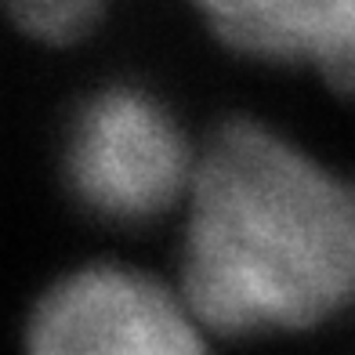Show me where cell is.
I'll return each mask as SVG.
<instances>
[{
  "label": "cell",
  "mask_w": 355,
  "mask_h": 355,
  "mask_svg": "<svg viewBox=\"0 0 355 355\" xmlns=\"http://www.w3.org/2000/svg\"><path fill=\"white\" fill-rule=\"evenodd\" d=\"M200 145L174 279L211 334H301L355 312V178L265 120H225Z\"/></svg>",
  "instance_id": "1"
},
{
  "label": "cell",
  "mask_w": 355,
  "mask_h": 355,
  "mask_svg": "<svg viewBox=\"0 0 355 355\" xmlns=\"http://www.w3.org/2000/svg\"><path fill=\"white\" fill-rule=\"evenodd\" d=\"M200 149L167 98L112 80L84 94L62 127V185L98 225L145 229L182 218Z\"/></svg>",
  "instance_id": "2"
},
{
  "label": "cell",
  "mask_w": 355,
  "mask_h": 355,
  "mask_svg": "<svg viewBox=\"0 0 355 355\" xmlns=\"http://www.w3.org/2000/svg\"><path fill=\"white\" fill-rule=\"evenodd\" d=\"M301 66L315 69L327 87L355 102V0H322Z\"/></svg>",
  "instance_id": "5"
},
{
  "label": "cell",
  "mask_w": 355,
  "mask_h": 355,
  "mask_svg": "<svg viewBox=\"0 0 355 355\" xmlns=\"http://www.w3.org/2000/svg\"><path fill=\"white\" fill-rule=\"evenodd\" d=\"M4 8L26 40L44 47H69L98 29L109 0H4Z\"/></svg>",
  "instance_id": "6"
},
{
  "label": "cell",
  "mask_w": 355,
  "mask_h": 355,
  "mask_svg": "<svg viewBox=\"0 0 355 355\" xmlns=\"http://www.w3.org/2000/svg\"><path fill=\"white\" fill-rule=\"evenodd\" d=\"M178 279L87 261L51 279L26 315V355H214Z\"/></svg>",
  "instance_id": "3"
},
{
  "label": "cell",
  "mask_w": 355,
  "mask_h": 355,
  "mask_svg": "<svg viewBox=\"0 0 355 355\" xmlns=\"http://www.w3.org/2000/svg\"><path fill=\"white\" fill-rule=\"evenodd\" d=\"M189 4L229 51L254 62L301 66L322 0H189Z\"/></svg>",
  "instance_id": "4"
}]
</instances>
